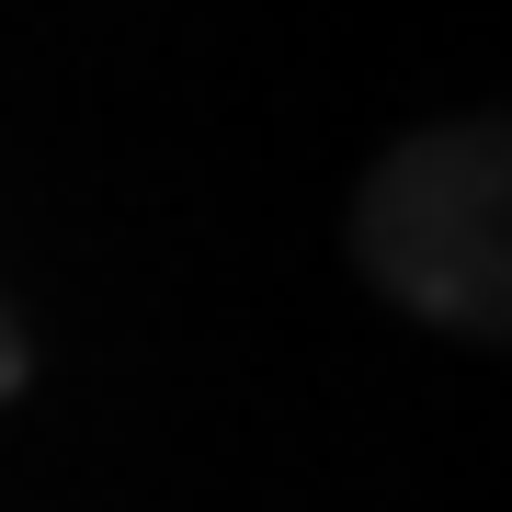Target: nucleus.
<instances>
[{
    "mask_svg": "<svg viewBox=\"0 0 512 512\" xmlns=\"http://www.w3.org/2000/svg\"><path fill=\"white\" fill-rule=\"evenodd\" d=\"M376 285L410 296L421 319L490 342L512 308V171H501V126H433L410 148H387L365 205H353Z\"/></svg>",
    "mask_w": 512,
    "mask_h": 512,
    "instance_id": "nucleus-1",
    "label": "nucleus"
},
{
    "mask_svg": "<svg viewBox=\"0 0 512 512\" xmlns=\"http://www.w3.org/2000/svg\"><path fill=\"white\" fill-rule=\"evenodd\" d=\"M12 387H23V330L0 319V399H12Z\"/></svg>",
    "mask_w": 512,
    "mask_h": 512,
    "instance_id": "nucleus-2",
    "label": "nucleus"
}]
</instances>
